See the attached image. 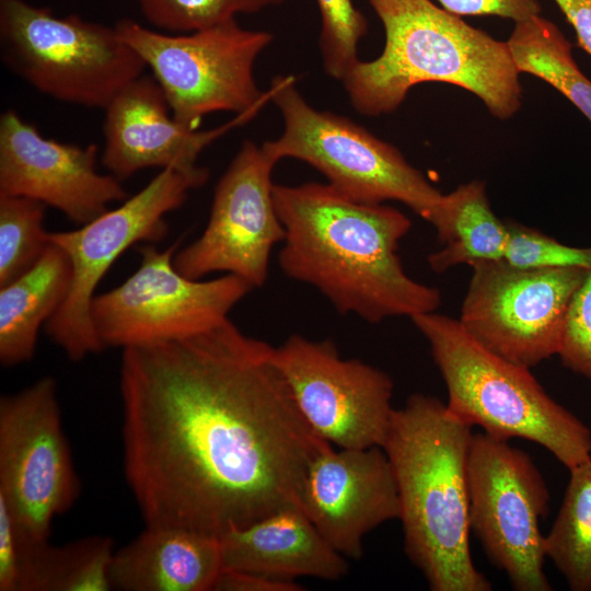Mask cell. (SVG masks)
<instances>
[{"instance_id": "2e32d148", "label": "cell", "mask_w": 591, "mask_h": 591, "mask_svg": "<svg viewBox=\"0 0 591 591\" xmlns=\"http://www.w3.org/2000/svg\"><path fill=\"white\" fill-rule=\"evenodd\" d=\"M96 144L45 138L16 112L0 117V195L37 200L82 225L124 201L121 181L96 169Z\"/></svg>"}, {"instance_id": "e0dca14e", "label": "cell", "mask_w": 591, "mask_h": 591, "mask_svg": "<svg viewBox=\"0 0 591 591\" xmlns=\"http://www.w3.org/2000/svg\"><path fill=\"white\" fill-rule=\"evenodd\" d=\"M300 506L335 551L359 559L364 536L399 517L397 484L386 453L381 447L327 448L306 470Z\"/></svg>"}, {"instance_id": "5b68a950", "label": "cell", "mask_w": 591, "mask_h": 591, "mask_svg": "<svg viewBox=\"0 0 591 591\" xmlns=\"http://www.w3.org/2000/svg\"><path fill=\"white\" fill-rule=\"evenodd\" d=\"M430 346L448 390L447 406L502 440H529L568 470L591 460V431L554 401L530 372L476 341L459 320L434 312L410 317Z\"/></svg>"}, {"instance_id": "4fadbf2b", "label": "cell", "mask_w": 591, "mask_h": 591, "mask_svg": "<svg viewBox=\"0 0 591 591\" xmlns=\"http://www.w3.org/2000/svg\"><path fill=\"white\" fill-rule=\"evenodd\" d=\"M471 267L459 318L464 329L488 350L528 368L558 355L571 298L588 268L519 269L502 260Z\"/></svg>"}, {"instance_id": "4316f807", "label": "cell", "mask_w": 591, "mask_h": 591, "mask_svg": "<svg viewBox=\"0 0 591 591\" xmlns=\"http://www.w3.org/2000/svg\"><path fill=\"white\" fill-rule=\"evenodd\" d=\"M285 0H137L143 18L171 33H189L251 14Z\"/></svg>"}, {"instance_id": "5bb4252c", "label": "cell", "mask_w": 591, "mask_h": 591, "mask_svg": "<svg viewBox=\"0 0 591 591\" xmlns=\"http://www.w3.org/2000/svg\"><path fill=\"white\" fill-rule=\"evenodd\" d=\"M275 354L302 416L320 437L339 449L382 448L394 410L387 373L343 358L329 339L293 334Z\"/></svg>"}, {"instance_id": "7402d4cb", "label": "cell", "mask_w": 591, "mask_h": 591, "mask_svg": "<svg viewBox=\"0 0 591 591\" xmlns=\"http://www.w3.org/2000/svg\"><path fill=\"white\" fill-rule=\"evenodd\" d=\"M430 223L443 244L428 256L433 271L502 259L507 225L493 211L485 182L471 181L442 195Z\"/></svg>"}, {"instance_id": "3957f363", "label": "cell", "mask_w": 591, "mask_h": 591, "mask_svg": "<svg viewBox=\"0 0 591 591\" xmlns=\"http://www.w3.org/2000/svg\"><path fill=\"white\" fill-rule=\"evenodd\" d=\"M472 426L440 399L413 394L394 408L382 449L399 497L404 549L432 591H490L470 548Z\"/></svg>"}, {"instance_id": "30bf717a", "label": "cell", "mask_w": 591, "mask_h": 591, "mask_svg": "<svg viewBox=\"0 0 591 591\" xmlns=\"http://www.w3.org/2000/svg\"><path fill=\"white\" fill-rule=\"evenodd\" d=\"M178 242L165 250L138 247L140 265L119 286L95 294L90 317L103 346L121 349L182 338L208 331L254 288L224 274L213 279H190L174 266Z\"/></svg>"}, {"instance_id": "1f68e13d", "label": "cell", "mask_w": 591, "mask_h": 591, "mask_svg": "<svg viewBox=\"0 0 591 591\" xmlns=\"http://www.w3.org/2000/svg\"><path fill=\"white\" fill-rule=\"evenodd\" d=\"M20 533L3 499L0 498V591L19 590Z\"/></svg>"}, {"instance_id": "603a6c76", "label": "cell", "mask_w": 591, "mask_h": 591, "mask_svg": "<svg viewBox=\"0 0 591 591\" xmlns=\"http://www.w3.org/2000/svg\"><path fill=\"white\" fill-rule=\"evenodd\" d=\"M20 533L18 591H109L114 542L90 535L63 545Z\"/></svg>"}, {"instance_id": "d6986e66", "label": "cell", "mask_w": 591, "mask_h": 591, "mask_svg": "<svg viewBox=\"0 0 591 591\" xmlns=\"http://www.w3.org/2000/svg\"><path fill=\"white\" fill-rule=\"evenodd\" d=\"M219 542L222 569L285 580H338L349 569L346 557L326 542L298 506L232 529Z\"/></svg>"}, {"instance_id": "7a4b0ae2", "label": "cell", "mask_w": 591, "mask_h": 591, "mask_svg": "<svg viewBox=\"0 0 591 591\" xmlns=\"http://www.w3.org/2000/svg\"><path fill=\"white\" fill-rule=\"evenodd\" d=\"M274 201L285 228L281 270L314 287L338 313L376 324L439 308V289L409 277L398 256L412 229L401 210L321 183L274 185Z\"/></svg>"}, {"instance_id": "9a60e30c", "label": "cell", "mask_w": 591, "mask_h": 591, "mask_svg": "<svg viewBox=\"0 0 591 591\" xmlns=\"http://www.w3.org/2000/svg\"><path fill=\"white\" fill-rule=\"evenodd\" d=\"M276 164L263 146L243 142L217 183L204 232L174 255L182 275L204 279L231 274L253 288L266 282L271 251L285 239L274 201Z\"/></svg>"}, {"instance_id": "9c48e42d", "label": "cell", "mask_w": 591, "mask_h": 591, "mask_svg": "<svg viewBox=\"0 0 591 591\" xmlns=\"http://www.w3.org/2000/svg\"><path fill=\"white\" fill-rule=\"evenodd\" d=\"M208 177L167 167L115 209L71 231L48 232L71 265V283L61 306L44 326L50 340L71 361L105 347L90 317L95 290L114 262L136 243H155L169 230L165 216L178 209L192 189Z\"/></svg>"}, {"instance_id": "f1b7e54d", "label": "cell", "mask_w": 591, "mask_h": 591, "mask_svg": "<svg viewBox=\"0 0 591 591\" xmlns=\"http://www.w3.org/2000/svg\"><path fill=\"white\" fill-rule=\"evenodd\" d=\"M505 221L507 242L501 260L508 266L519 269L591 268V246H569L518 221Z\"/></svg>"}, {"instance_id": "8fae6325", "label": "cell", "mask_w": 591, "mask_h": 591, "mask_svg": "<svg viewBox=\"0 0 591 591\" xmlns=\"http://www.w3.org/2000/svg\"><path fill=\"white\" fill-rule=\"evenodd\" d=\"M471 533L517 591H551L544 571L551 495L532 461L508 440L473 433L468 452Z\"/></svg>"}, {"instance_id": "f546056e", "label": "cell", "mask_w": 591, "mask_h": 591, "mask_svg": "<svg viewBox=\"0 0 591 591\" xmlns=\"http://www.w3.org/2000/svg\"><path fill=\"white\" fill-rule=\"evenodd\" d=\"M558 356L566 368L591 380V268L571 298Z\"/></svg>"}, {"instance_id": "7c38bea8", "label": "cell", "mask_w": 591, "mask_h": 591, "mask_svg": "<svg viewBox=\"0 0 591 591\" xmlns=\"http://www.w3.org/2000/svg\"><path fill=\"white\" fill-rule=\"evenodd\" d=\"M80 494L57 383L44 376L0 398V498L20 532L49 540L53 520Z\"/></svg>"}, {"instance_id": "d6a6232c", "label": "cell", "mask_w": 591, "mask_h": 591, "mask_svg": "<svg viewBox=\"0 0 591 591\" xmlns=\"http://www.w3.org/2000/svg\"><path fill=\"white\" fill-rule=\"evenodd\" d=\"M213 591H301L303 587L296 580L277 579L254 572L222 569L218 575Z\"/></svg>"}, {"instance_id": "44dd1931", "label": "cell", "mask_w": 591, "mask_h": 591, "mask_svg": "<svg viewBox=\"0 0 591 591\" xmlns=\"http://www.w3.org/2000/svg\"><path fill=\"white\" fill-rule=\"evenodd\" d=\"M71 265L65 252L49 242L26 271L0 287V362L15 367L30 361L39 328L67 298Z\"/></svg>"}, {"instance_id": "ffe728a7", "label": "cell", "mask_w": 591, "mask_h": 591, "mask_svg": "<svg viewBox=\"0 0 591 591\" xmlns=\"http://www.w3.org/2000/svg\"><path fill=\"white\" fill-rule=\"evenodd\" d=\"M222 570L219 537L178 526L146 525L115 551L112 590L210 591Z\"/></svg>"}, {"instance_id": "836d02e7", "label": "cell", "mask_w": 591, "mask_h": 591, "mask_svg": "<svg viewBox=\"0 0 591 591\" xmlns=\"http://www.w3.org/2000/svg\"><path fill=\"white\" fill-rule=\"evenodd\" d=\"M572 26L578 43L591 55V0H554Z\"/></svg>"}, {"instance_id": "d4e9b609", "label": "cell", "mask_w": 591, "mask_h": 591, "mask_svg": "<svg viewBox=\"0 0 591 591\" xmlns=\"http://www.w3.org/2000/svg\"><path fill=\"white\" fill-rule=\"evenodd\" d=\"M545 554L573 591H591V460L569 470Z\"/></svg>"}, {"instance_id": "ac0fdd59", "label": "cell", "mask_w": 591, "mask_h": 591, "mask_svg": "<svg viewBox=\"0 0 591 591\" xmlns=\"http://www.w3.org/2000/svg\"><path fill=\"white\" fill-rule=\"evenodd\" d=\"M270 97L213 129H188L173 117L157 80L143 73L104 108L102 164L119 181L149 167L208 177V170L198 165L204 149L250 121Z\"/></svg>"}, {"instance_id": "cb8c5ba5", "label": "cell", "mask_w": 591, "mask_h": 591, "mask_svg": "<svg viewBox=\"0 0 591 591\" xmlns=\"http://www.w3.org/2000/svg\"><path fill=\"white\" fill-rule=\"evenodd\" d=\"M507 43L520 73L555 88L591 121V81L575 61L570 43L552 21L540 14L517 22Z\"/></svg>"}, {"instance_id": "4dcf8cb0", "label": "cell", "mask_w": 591, "mask_h": 591, "mask_svg": "<svg viewBox=\"0 0 591 591\" xmlns=\"http://www.w3.org/2000/svg\"><path fill=\"white\" fill-rule=\"evenodd\" d=\"M441 8L457 16L495 15L515 22L541 14L537 0H436Z\"/></svg>"}, {"instance_id": "277c9868", "label": "cell", "mask_w": 591, "mask_h": 591, "mask_svg": "<svg viewBox=\"0 0 591 591\" xmlns=\"http://www.w3.org/2000/svg\"><path fill=\"white\" fill-rule=\"evenodd\" d=\"M385 32L379 57L359 60L343 79L354 108L394 112L420 83L441 82L475 94L491 115L512 117L522 89L508 43L465 23L432 0H369Z\"/></svg>"}, {"instance_id": "6da1fadb", "label": "cell", "mask_w": 591, "mask_h": 591, "mask_svg": "<svg viewBox=\"0 0 591 591\" xmlns=\"http://www.w3.org/2000/svg\"><path fill=\"white\" fill-rule=\"evenodd\" d=\"M123 460L146 525L221 536L292 506L332 447L302 416L275 347L229 318L123 349Z\"/></svg>"}, {"instance_id": "484cf974", "label": "cell", "mask_w": 591, "mask_h": 591, "mask_svg": "<svg viewBox=\"0 0 591 591\" xmlns=\"http://www.w3.org/2000/svg\"><path fill=\"white\" fill-rule=\"evenodd\" d=\"M45 208L31 198L0 195V287L30 269L49 245Z\"/></svg>"}, {"instance_id": "83f0119b", "label": "cell", "mask_w": 591, "mask_h": 591, "mask_svg": "<svg viewBox=\"0 0 591 591\" xmlns=\"http://www.w3.org/2000/svg\"><path fill=\"white\" fill-rule=\"evenodd\" d=\"M321 15L318 45L327 76L343 81L360 60L358 45L368 21L352 0H316Z\"/></svg>"}, {"instance_id": "8992f818", "label": "cell", "mask_w": 591, "mask_h": 591, "mask_svg": "<svg viewBox=\"0 0 591 591\" xmlns=\"http://www.w3.org/2000/svg\"><path fill=\"white\" fill-rule=\"evenodd\" d=\"M269 90L283 130L262 146L276 163L285 158L303 161L352 200L399 201L431 222L443 194L398 149L344 116L311 106L292 76L274 78Z\"/></svg>"}, {"instance_id": "52a82bcc", "label": "cell", "mask_w": 591, "mask_h": 591, "mask_svg": "<svg viewBox=\"0 0 591 591\" xmlns=\"http://www.w3.org/2000/svg\"><path fill=\"white\" fill-rule=\"evenodd\" d=\"M0 46L5 66L38 92L85 107L104 109L147 68L114 26L25 0H0Z\"/></svg>"}, {"instance_id": "ba28073f", "label": "cell", "mask_w": 591, "mask_h": 591, "mask_svg": "<svg viewBox=\"0 0 591 591\" xmlns=\"http://www.w3.org/2000/svg\"><path fill=\"white\" fill-rule=\"evenodd\" d=\"M114 27L151 70L175 120L188 129H197L208 114H241L271 95L269 89L260 92L254 78L255 61L273 40L269 32L243 28L236 19L181 34L130 19Z\"/></svg>"}]
</instances>
